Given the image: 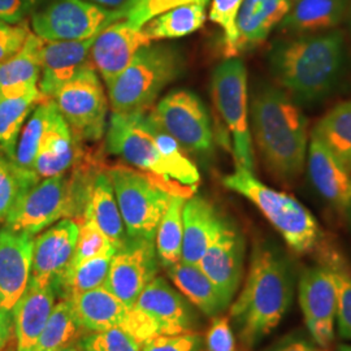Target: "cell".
<instances>
[{
	"label": "cell",
	"instance_id": "6da1fadb",
	"mask_svg": "<svg viewBox=\"0 0 351 351\" xmlns=\"http://www.w3.org/2000/svg\"><path fill=\"white\" fill-rule=\"evenodd\" d=\"M346 59V42L341 30L280 40L268 55L277 85L303 104L323 101L336 88Z\"/></svg>",
	"mask_w": 351,
	"mask_h": 351
},
{
	"label": "cell",
	"instance_id": "7a4b0ae2",
	"mask_svg": "<svg viewBox=\"0 0 351 351\" xmlns=\"http://www.w3.org/2000/svg\"><path fill=\"white\" fill-rule=\"evenodd\" d=\"M250 128L271 173L291 181L301 175L308 150L307 119L287 91L261 84L250 101Z\"/></svg>",
	"mask_w": 351,
	"mask_h": 351
},
{
	"label": "cell",
	"instance_id": "3957f363",
	"mask_svg": "<svg viewBox=\"0 0 351 351\" xmlns=\"http://www.w3.org/2000/svg\"><path fill=\"white\" fill-rule=\"evenodd\" d=\"M291 300L293 278L287 261L271 246L255 245L245 285L229 311L243 349H252L281 323Z\"/></svg>",
	"mask_w": 351,
	"mask_h": 351
},
{
	"label": "cell",
	"instance_id": "277c9868",
	"mask_svg": "<svg viewBox=\"0 0 351 351\" xmlns=\"http://www.w3.org/2000/svg\"><path fill=\"white\" fill-rule=\"evenodd\" d=\"M107 173L112 182L126 234L132 239L155 241L158 226L172 197L190 198L195 191V189L172 182L171 178L125 164L108 167Z\"/></svg>",
	"mask_w": 351,
	"mask_h": 351
},
{
	"label": "cell",
	"instance_id": "5b68a950",
	"mask_svg": "<svg viewBox=\"0 0 351 351\" xmlns=\"http://www.w3.org/2000/svg\"><path fill=\"white\" fill-rule=\"evenodd\" d=\"M223 185L250 201L294 252L308 254L320 245L323 234L314 215L291 195L267 186L254 172L236 165Z\"/></svg>",
	"mask_w": 351,
	"mask_h": 351
},
{
	"label": "cell",
	"instance_id": "8992f818",
	"mask_svg": "<svg viewBox=\"0 0 351 351\" xmlns=\"http://www.w3.org/2000/svg\"><path fill=\"white\" fill-rule=\"evenodd\" d=\"M184 71V58L172 46L149 45L142 47L108 88L112 113H146L164 88Z\"/></svg>",
	"mask_w": 351,
	"mask_h": 351
},
{
	"label": "cell",
	"instance_id": "52a82bcc",
	"mask_svg": "<svg viewBox=\"0 0 351 351\" xmlns=\"http://www.w3.org/2000/svg\"><path fill=\"white\" fill-rule=\"evenodd\" d=\"M213 103L232 136L237 165L255 171V156L250 128L247 72L239 58L226 59L213 71Z\"/></svg>",
	"mask_w": 351,
	"mask_h": 351
},
{
	"label": "cell",
	"instance_id": "ba28073f",
	"mask_svg": "<svg viewBox=\"0 0 351 351\" xmlns=\"http://www.w3.org/2000/svg\"><path fill=\"white\" fill-rule=\"evenodd\" d=\"M53 101L78 142L101 141L107 128L108 99L93 64L65 84Z\"/></svg>",
	"mask_w": 351,
	"mask_h": 351
},
{
	"label": "cell",
	"instance_id": "9c48e42d",
	"mask_svg": "<svg viewBox=\"0 0 351 351\" xmlns=\"http://www.w3.org/2000/svg\"><path fill=\"white\" fill-rule=\"evenodd\" d=\"M121 20L117 10L88 0H50L32 14L34 34L45 40H84Z\"/></svg>",
	"mask_w": 351,
	"mask_h": 351
},
{
	"label": "cell",
	"instance_id": "30bf717a",
	"mask_svg": "<svg viewBox=\"0 0 351 351\" xmlns=\"http://www.w3.org/2000/svg\"><path fill=\"white\" fill-rule=\"evenodd\" d=\"M69 301L85 333L121 329L139 345L160 336L159 326L149 315L128 306L104 287L75 294Z\"/></svg>",
	"mask_w": 351,
	"mask_h": 351
},
{
	"label": "cell",
	"instance_id": "8fae6325",
	"mask_svg": "<svg viewBox=\"0 0 351 351\" xmlns=\"http://www.w3.org/2000/svg\"><path fill=\"white\" fill-rule=\"evenodd\" d=\"M151 123L163 129L184 150L204 155L213 150L210 114L198 95L177 90L165 95L147 114Z\"/></svg>",
	"mask_w": 351,
	"mask_h": 351
},
{
	"label": "cell",
	"instance_id": "7c38bea8",
	"mask_svg": "<svg viewBox=\"0 0 351 351\" xmlns=\"http://www.w3.org/2000/svg\"><path fill=\"white\" fill-rule=\"evenodd\" d=\"M159 265L155 241L128 237L112 256L104 288L128 306H134L141 293L158 276Z\"/></svg>",
	"mask_w": 351,
	"mask_h": 351
},
{
	"label": "cell",
	"instance_id": "4fadbf2b",
	"mask_svg": "<svg viewBox=\"0 0 351 351\" xmlns=\"http://www.w3.org/2000/svg\"><path fill=\"white\" fill-rule=\"evenodd\" d=\"M107 150L137 169L169 178L146 113H112L107 132Z\"/></svg>",
	"mask_w": 351,
	"mask_h": 351
},
{
	"label": "cell",
	"instance_id": "5bb4252c",
	"mask_svg": "<svg viewBox=\"0 0 351 351\" xmlns=\"http://www.w3.org/2000/svg\"><path fill=\"white\" fill-rule=\"evenodd\" d=\"M298 289L306 326L315 342L326 349L335 339L337 316V289L330 267L326 264L306 269Z\"/></svg>",
	"mask_w": 351,
	"mask_h": 351
},
{
	"label": "cell",
	"instance_id": "9a60e30c",
	"mask_svg": "<svg viewBox=\"0 0 351 351\" xmlns=\"http://www.w3.org/2000/svg\"><path fill=\"white\" fill-rule=\"evenodd\" d=\"M151 43L142 27L119 20L95 37L88 53L90 62L99 72L106 86H110L132 63L137 52Z\"/></svg>",
	"mask_w": 351,
	"mask_h": 351
},
{
	"label": "cell",
	"instance_id": "2e32d148",
	"mask_svg": "<svg viewBox=\"0 0 351 351\" xmlns=\"http://www.w3.org/2000/svg\"><path fill=\"white\" fill-rule=\"evenodd\" d=\"M243 239L236 226L226 220L198 267L213 281L228 306L239 290L243 275Z\"/></svg>",
	"mask_w": 351,
	"mask_h": 351
},
{
	"label": "cell",
	"instance_id": "e0dca14e",
	"mask_svg": "<svg viewBox=\"0 0 351 351\" xmlns=\"http://www.w3.org/2000/svg\"><path fill=\"white\" fill-rule=\"evenodd\" d=\"M34 237L0 229V310L11 311L25 291L33 267Z\"/></svg>",
	"mask_w": 351,
	"mask_h": 351
},
{
	"label": "cell",
	"instance_id": "ac0fdd59",
	"mask_svg": "<svg viewBox=\"0 0 351 351\" xmlns=\"http://www.w3.org/2000/svg\"><path fill=\"white\" fill-rule=\"evenodd\" d=\"M134 306L158 324L160 335L188 333L197 324V315L185 297L163 277H155L141 293Z\"/></svg>",
	"mask_w": 351,
	"mask_h": 351
},
{
	"label": "cell",
	"instance_id": "d6986e66",
	"mask_svg": "<svg viewBox=\"0 0 351 351\" xmlns=\"http://www.w3.org/2000/svg\"><path fill=\"white\" fill-rule=\"evenodd\" d=\"M95 37L84 40H45L42 71L38 82L43 101H53L58 91L90 62V49Z\"/></svg>",
	"mask_w": 351,
	"mask_h": 351
},
{
	"label": "cell",
	"instance_id": "ffe728a7",
	"mask_svg": "<svg viewBox=\"0 0 351 351\" xmlns=\"http://www.w3.org/2000/svg\"><path fill=\"white\" fill-rule=\"evenodd\" d=\"M308 176L317 193L341 215L351 219V172L311 136L307 150Z\"/></svg>",
	"mask_w": 351,
	"mask_h": 351
},
{
	"label": "cell",
	"instance_id": "44dd1931",
	"mask_svg": "<svg viewBox=\"0 0 351 351\" xmlns=\"http://www.w3.org/2000/svg\"><path fill=\"white\" fill-rule=\"evenodd\" d=\"M78 224L72 219H62L34 239L33 267L30 278L52 282L63 274L75 254Z\"/></svg>",
	"mask_w": 351,
	"mask_h": 351
},
{
	"label": "cell",
	"instance_id": "7402d4cb",
	"mask_svg": "<svg viewBox=\"0 0 351 351\" xmlns=\"http://www.w3.org/2000/svg\"><path fill=\"white\" fill-rule=\"evenodd\" d=\"M55 300L56 293L51 282H39L30 278L12 311L14 351L34 350L55 307Z\"/></svg>",
	"mask_w": 351,
	"mask_h": 351
},
{
	"label": "cell",
	"instance_id": "603a6c76",
	"mask_svg": "<svg viewBox=\"0 0 351 351\" xmlns=\"http://www.w3.org/2000/svg\"><path fill=\"white\" fill-rule=\"evenodd\" d=\"M80 143L59 112L56 103L42 136L34 172L39 180L66 173L81 155Z\"/></svg>",
	"mask_w": 351,
	"mask_h": 351
},
{
	"label": "cell",
	"instance_id": "cb8c5ba5",
	"mask_svg": "<svg viewBox=\"0 0 351 351\" xmlns=\"http://www.w3.org/2000/svg\"><path fill=\"white\" fill-rule=\"evenodd\" d=\"M224 221L226 219L216 211L213 203L199 195L188 198L182 213L184 236L181 262L198 265Z\"/></svg>",
	"mask_w": 351,
	"mask_h": 351
},
{
	"label": "cell",
	"instance_id": "d4e9b609",
	"mask_svg": "<svg viewBox=\"0 0 351 351\" xmlns=\"http://www.w3.org/2000/svg\"><path fill=\"white\" fill-rule=\"evenodd\" d=\"M291 5V0H243L237 16L236 58L262 45L282 23Z\"/></svg>",
	"mask_w": 351,
	"mask_h": 351
},
{
	"label": "cell",
	"instance_id": "484cf974",
	"mask_svg": "<svg viewBox=\"0 0 351 351\" xmlns=\"http://www.w3.org/2000/svg\"><path fill=\"white\" fill-rule=\"evenodd\" d=\"M43 39L33 32L21 50L0 63V97H16L38 88Z\"/></svg>",
	"mask_w": 351,
	"mask_h": 351
},
{
	"label": "cell",
	"instance_id": "4316f807",
	"mask_svg": "<svg viewBox=\"0 0 351 351\" xmlns=\"http://www.w3.org/2000/svg\"><path fill=\"white\" fill-rule=\"evenodd\" d=\"M349 0H297L280 24L289 34H315L333 30L348 14Z\"/></svg>",
	"mask_w": 351,
	"mask_h": 351
},
{
	"label": "cell",
	"instance_id": "83f0119b",
	"mask_svg": "<svg viewBox=\"0 0 351 351\" xmlns=\"http://www.w3.org/2000/svg\"><path fill=\"white\" fill-rule=\"evenodd\" d=\"M86 217L91 219L99 226V229L106 234V237L111 241L116 250H119L125 243L129 236L126 234L125 226L116 201L112 182L107 173V169H101L93 181L88 194V204L81 220Z\"/></svg>",
	"mask_w": 351,
	"mask_h": 351
},
{
	"label": "cell",
	"instance_id": "f1b7e54d",
	"mask_svg": "<svg viewBox=\"0 0 351 351\" xmlns=\"http://www.w3.org/2000/svg\"><path fill=\"white\" fill-rule=\"evenodd\" d=\"M208 3L210 0H194L172 7L152 17L142 30L151 42L190 36L204 25Z\"/></svg>",
	"mask_w": 351,
	"mask_h": 351
},
{
	"label": "cell",
	"instance_id": "f546056e",
	"mask_svg": "<svg viewBox=\"0 0 351 351\" xmlns=\"http://www.w3.org/2000/svg\"><path fill=\"white\" fill-rule=\"evenodd\" d=\"M167 272L178 291L203 314L215 317L228 307L213 281L198 265L180 262L167 267Z\"/></svg>",
	"mask_w": 351,
	"mask_h": 351
},
{
	"label": "cell",
	"instance_id": "4dcf8cb0",
	"mask_svg": "<svg viewBox=\"0 0 351 351\" xmlns=\"http://www.w3.org/2000/svg\"><path fill=\"white\" fill-rule=\"evenodd\" d=\"M311 136L351 172V101L339 103L324 114Z\"/></svg>",
	"mask_w": 351,
	"mask_h": 351
},
{
	"label": "cell",
	"instance_id": "1f68e13d",
	"mask_svg": "<svg viewBox=\"0 0 351 351\" xmlns=\"http://www.w3.org/2000/svg\"><path fill=\"white\" fill-rule=\"evenodd\" d=\"M114 254H106L77 264H71L63 274L52 280V287L62 300H71L75 294L104 287Z\"/></svg>",
	"mask_w": 351,
	"mask_h": 351
},
{
	"label": "cell",
	"instance_id": "d6a6232c",
	"mask_svg": "<svg viewBox=\"0 0 351 351\" xmlns=\"http://www.w3.org/2000/svg\"><path fill=\"white\" fill-rule=\"evenodd\" d=\"M43 98L36 88L16 97H0V150L14 160L16 147L26 119Z\"/></svg>",
	"mask_w": 351,
	"mask_h": 351
},
{
	"label": "cell",
	"instance_id": "836d02e7",
	"mask_svg": "<svg viewBox=\"0 0 351 351\" xmlns=\"http://www.w3.org/2000/svg\"><path fill=\"white\" fill-rule=\"evenodd\" d=\"M85 335L75 314L72 302L62 300L55 304L33 351H59Z\"/></svg>",
	"mask_w": 351,
	"mask_h": 351
},
{
	"label": "cell",
	"instance_id": "e575fe53",
	"mask_svg": "<svg viewBox=\"0 0 351 351\" xmlns=\"http://www.w3.org/2000/svg\"><path fill=\"white\" fill-rule=\"evenodd\" d=\"M186 199L188 198L180 195L172 197L158 226L155 247L160 264L164 267H171L181 262L184 236L182 213Z\"/></svg>",
	"mask_w": 351,
	"mask_h": 351
},
{
	"label": "cell",
	"instance_id": "d590c367",
	"mask_svg": "<svg viewBox=\"0 0 351 351\" xmlns=\"http://www.w3.org/2000/svg\"><path fill=\"white\" fill-rule=\"evenodd\" d=\"M55 101H43L37 104L29 116L26 125L23 128L14 155V164L25 173L36 175L34 164L42 136L47 128ZM38 177V176H37Z\"/></svg>",
	"mask_w": 351,
	"mask_h": 351
},
{
	"label": "cell",
	"instance_id": "8d00e7d4",
	"mask_svg": "<svg viewBox=\"0 0 351 351\" xmlns=\"http://www.w3.org/2000/svg\"><path fill=\"white\" fill-rule=\"evenodd\" d=\"M149 124L156 141L158 149L163 158L164 163L168 168L169 178L184 186L197 189L201 181V175L197 165L190 160L186 152L173 137L165 133L159 126L151 123L150 120H149Z\"/></svg>",
	"mask_w": 351,
	"mask_h": 351
},
{
	"label": "cell",
	"instance_id": "74e56055",
	"mask_svg": "<svg viewBox=\"0 0 351 351\" xmlns=\"http://www.w3.org/2000/svg\"><path fill=\"white\" fill-rule=\"evenodd\" d=\"M37 176L23 172L0 150V223H4L26 190L36 185Z\"/></svg>",
	"mask_w": 351,
	"mask_h": 351
},
{
	"label": "cell",
	"instance_id": "f35d334b",
	"mask_svg": "<svg viewBox=\"0 0 351 351\" xmlns=\"http://www.w3.org/2000/svg\"><path fill=\"white\" fill-rule=\"evenodd\" d=\"M78 224V236L75 242V254L71 264H77L106 254H114L116 249L111 241L91 219H82Z\"/></svg>",
	"mask_w": 351,
	"mask_h": 351
},
{
	"label": "cell",
	"instance_id": "ab89813d",
	"mask_svg": "<svg viewBox=\"0 0 351 351\" xmlns=\"http://www.w3.org/2000/svg\"><path fill=\"white\" fill-rule=\"evenodd\" d=\"M243 0H213L210 5V20L223 29L224 53L226 58H236L237 16Z\"/></svg>",
	"mask_w": 351,
	"mask_h": 351
},
{
	"label": "cell",
	"instance_id": "60d3db41",
	"mask_svg": "<svg viewBox=\"0 0 351 351\" xmlns=\"http://www.w3.org/2000/svg\"><path fill=\"white\" fill-rule=\"evenodd\" d=\"M81 351H141V345L121 329L88 332L78 339Z\"/></svg>",
	"mask_w": 351,
	"mask_h": 351
},
{
	"label": "cell",
	"instance_id": "b9f144b4",
	"mask_svg": "<svg viewBox=\"0 0 351 351\" xmlns=\"http://www.w3.org/2000/svg\"><path fill=\"white\" fill-rule=\"evenodd\" d=\"M333 272L337 289V316L339 336L351 339V275L339 262L328 264Z\"/></svg>",
	"mask_w": 351,
	"mask_h": 351
},
{
	"label": "cell",
	"instance_id": "7bdbcfd3",
	"mask_svg": "<svg viewBox=\"0 0 351 351\" xmlns=\"http://www.w3.org/2000/svg\"><path fill=\"white\" fill-rule=\"evenodd\" d=\"M189 1L194 0H128L125 5L117 11L121 20H126L136 27H142L156 14Z\"/></svg>",
	"mask_w": 351,
	"mask_h": 351
},
{
	"label": "cell",
	"instance_id": "ee69618b",
	"mask_svg": "<svg viewBox=\"0 0 351 351\" xmlns=\"http://www.w3.org/2000/svg\"><path fill=\"white\" fill-rule=\"evenodd\" d=\"M204 341L201 335L188 332L181 335H160L141 345V351H201Z\"/></svg>",
	"mask_w": 351,
	"mask_h": 351
},
{
	"label": "cell",
	"instance_id": "f6af8a7d",
	"mask_svg": "<svg viewBox=\"0 0 351 351\" xmlns=\"http://www.w3.org/2000/svg\"><path fill=\"white\" fill-rule=\"evenodd\" d=\"M204 345L207 351H237L234 333L226 316H215L206 332Z\"/></svg>",
	"mask_w": 351,
	"mask_h": 351
},
{
	"label": "cell",
	"instance_id": "bcb514c9",
	"mask_svg": "<svg viewBox=\"0 0 351 351\" xmlns=\"http://www.w3.org/2000/svg\"><path fill=\"white\" fill-rule=\"evenodd\" d=\"M30 33L26 21L11 24L0 20V63L21 50Z\"/></svg>",
	"mask_w": 351,
	"mask_h": 351
},
{
	"label": "cell",
	"instance_id": "7dc6e473",
	"mask_svg": "<svg viewBox=\"0 0 351 351\" xmlns=\"http://www.w3.org/2000/svg\"><path fill=\"white\" fill-rule=\"evenodd\" d=\"M36 5L37 0H0V20L11 24L23 23Z\"/></svg>",
	"mask_w": 351,
	"mask_h": 351
},
{
	"label": "cell",
	"instance_id": "c3c4849f",
	"mask_svg": "<svg viewBox=\"0 0 351 351\" xmlns=\"http://www.w3.org/2000/svg\"><path fill=\"white\" fill-rule=\"evenodd\" d=\"M271 351H315L313 345L303 339H288Z\"/></svg>",
	"mask_w": 351,
	"mask_h": 351
},
{
	"label": "cell",
	"instance_id": "681fc988",
	"mask_svg": "<svg viewBox=\"0 0 351 351\" xmlns=\"http://www.w3.org/2000/svg\"><path fill=\"white\" fill-rule=\"evenodd\" d=\"M90 3H94L97 5H101L103 8L108 10H120L126 4L128 0H88Z\"/></svg>",
	"mask_w": 351,
	"mask_h": 351
},
{
	"label": "cell",
	"instance_id": "f907efd6",
	"mask_svg": "<svg viewBox=\"0 0 351 351\" xmlns=\"http://www.w3.org/2000/svg\"><path fill=\"white\" fill-rule=\"evenodd\" d=\"M59 351H81V348H80V343H78V341H77V342H73V343H71L69 346H66V348H64V349Z\"/></svg>",
	"mask_w": 351,
	"mask_h": 351
},
{
	"label": "cell",
	"instance_id": "816d5d0a",
	"mask_svg": "<svg viewBox=\"0 0 351 351\" xmlns=\"http://www.w3.org/2000/svg\"><path fill=\"white\" fill-rule=\"evenodd\" d=\"M348 21H349V27H350L351 32V0H349V7H348Z\"/></svg>",
	"mask_w": 351,
	"mask_h": 351
},
{
	"label": "cell",
	"instance_id": "f5cc1de1",
	"mask_svg": "<svg viewBox=\"0 0 351 351\" xmlns=\"http://www.w3.org/2000/svg\"><path fill=\"white\" fill-rule=\"evenodd\" d=\"M337 351H351V345H341Z\"/></svg>",
	"mask_w": 351,
	"mask_h": 351
},
{
	"label": "cell",
	"instance_id": "db71d44e",
	"mask_svg": "<svg viewBox=\"0 0 351 351\" xmlns=\"http://www.w3.org/2000/svg\"><path fill=\"white\" fill-rule=\"evenodd\" d=\"M291 1H293V3H295V1H297V0H291Z\"/></svg>",
	"mask_w": 351,
	"mask_h": 351
}]
</instances>
